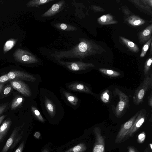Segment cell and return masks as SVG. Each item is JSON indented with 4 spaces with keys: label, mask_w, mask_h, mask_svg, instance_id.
<instances>
[{
    "label": "cell",
    "mask_w": 152,
    "mask_h": 152,
    "mask_svg": "<svg viewBox=\"0 0 152 152\" xmlns=\"http://www.w3.org/2000/svg\"><path fill=\"white\" fill-rule=\"evenodd\" d=\"M105 52L104 49L93 41L80 39V42L68 50L54 51L50 55L57 61L64 58L83 59L86 57Z\"/></svg>",
    "instance_id": "1"
},
{
    "label": "cell",
    "mask_w": 152,
    "mask_h": 152,
    "mask_svg": "<svg viewBox=\"0 0 152 152\" xmlns=\"http://www.w3.org/2000/svg\"><path fill=\"white\" fill-rule=\"evenodd\" d=\"M41 106L43 114L48 119L61 118L65 113L61 102L53 92L44 88L39 91Z\"/></svg>",
    "instance_id": "2"
},
{
    "label": "cell",
    "mask_w": 152,
    "mask_h": 152,
    "mask_svg": "<svg viewBox=\"0 0 152 152\" xmlns=\"http://www.w3.org/2000/svg\"><path fill=\"white\" fill-rule=\"evenodd\" d=\"M152 76L151 73L150 75L145 77L143 81L135 91L133 99L134 104L138 105L143 101L144 97L148 89L152 88Z\"/></svg>",
    "instance_id": "3"
},
{
    "label": "cell",
    "mask_w": 152,
    "mask_h": 152,
    "mask_svg": "<svg viewBox=\"0 0 152 152\" xmlns=\"http://www.w3.org/2000/svg\"><path fill=\"white\" fill-rule=\"evenodd\" d=\"M57 61L60 65L69 71L75 73H80L95 67V65L92 63H86L81 61H64L60 60Z\"/></svg>",
    "instance_id": "4"
},
{
    "label": "cell",
    "mask_w": 152,
    "mask_h": 152,
    "mask_svg": "<svg viewBox=\"0 0 152 152\" xmlns=\"http://www.w3.org/2000/svg\"><path fill=\"white\" fill-rule=\"evenodd\" d=\"M7 74L9 78V81L24 80L39 83L42 81L41 77L40 75H32L22 71H12L9 72Z\"/></svg>",
    "instance_id": "5"
},
{
    "label": "cell",
    "mask_w": 152,
    "mask_h": 152,
    "mask_svg": "<svg viewBox=\"0 0 152 152\" xmlns=\"http://www.w3.org/2000/svg\"><path fill=\"white\" fill-rule=\"evenodd\" d=\"M114 91L119 98V101L114 110L116 117L118 118L122 116L129 107V98L128 96L117 88H115Z\"/></svg>",
    "instance_id": "6"
},
{
    "label": "cell",
    "mask_w": 152,
    "mask_h": 152,
    "mask_svg": "<svg viewBox=\"0 0 152 152\" xmlns=\"http://www.w3.org/2000/svg\"><path fill=\"white\" fill-rule=\"evenodd\" d=\"M13 56L15 60L23 63L32 64L39 62L38 59L34 54L21 49L16 50Z\"/></svg>",
    "instance_id": "7"
},
{
    "label": "cell",
    "mask_w": 152,
    "mask_h": 152,
    "mask_svg": "<svg viewBox=\"0 0 152 152\" xmlns=\"http://www.w3.org/2000/svg\"><path fill=\"white\" fill-rule=\"evenodd\" d=\"M60 91L62 99L67 105L74 110L79 107L81 101L77 96L62 87L60 88Z\"/></svg>",
    "instance_id": "8"
},
{
    "label": "cell",
    "mask_w": 152,
    "mask_h": 152,
    "mask_svg": "<svg viewBox=\"0 0 152 152\" xmlns=\"http://www.w3.org/2000/svg\"><path fill=\"white\" fill-rule=\"evenodd\" d=\"M139 113V111L137 112L132 118L122 125L116 137L115 142L116 143H120L126 137V135L132 126Z\"/></svg>",
    "instance_id": "9"
},
{
    "label": "cell",
    "mask_w": 152,
    "mask_h": 152,
    "mask_svg": "<svg viewBox=\"0 0 152 152\" xmlns=\"http://www.w3.org/2000/svg\"><path fill=\"white\" fill-rule=\"evenodd\" d=\"M65 86L66 88L70 91L94 94V93L89 87L82 82L76 81L70 82L66 83Z\"/></svg>",
    "instance_id": "10"
},
{
    "label": "cell",
    "mask_w": 152,
    "mask_h": 152,
    "mask_svg": "<svg viewBox=\"0 0 152 152\" xmlns=\"http://www.w3.org/2000/svg\"><path fill=\"white\" fill-rule=\"evenodd\" d=\"M147 118L146 111L144 109L139 111V113L126 137H132L142 126Z\"/></svg>",
    "instance_id": "11"
},
{
    "label": "cell",
    "mask_w": 152,
    "mask_h": 152,
    "mask_svg": "<svg viewBox=\"0 0 152 152\" xmlns=\"http://www.w3.org/2000/svg\"><path fill=\"white\" fill-rule=\"evenodd\" d=\"M11 85L15 90L26 97L32 96V92L29 86L21 80H11L10 81Z\"/></svg>",
    "instance_id": "12"
},
{
    "label": "cell",
    "mask_w": 152,
    "mask_h": 152,
    "mask_svg": "<svg viewBox=\"0 0 152 152\" xmlns=\"http://www.w3.org/2000/svg\"><path fill=\"white\" fill-rule=\"evenodd\" d=\"M101 129L99 127L94 128V132L95 135V142L93 152H105L104 138L101 134Z\"/></svg>",
    "instance_id": "13"
},
{
    "label": "cell",
    "mask_w": 152,
    "mask_h": 152,
    "mask_svg": "<svg viewBox=\"0 0 152 152\" xmlns=\"http://www.w3.org/2000/svg\"><path fill=\"white\" fill-rule=\"evenodd\" d=\"M65 3V1L62 0L53 4L49 9L42 15V17H48L55 15L62 9Z\"/></svg>",
    "instance_id": "14"
},
{
    "label": "cell",
    "mask_w": 152,
    "mask_h": 152,
    "mask_svg": "<svg viewBox=\"0 0 152 152\" xmlns=\"http://www.w3.org/2000/svg\"><path fill=\"white\" fill-rule=\"evenodd\" d=\"M152 24H151L139 33L138 39L140 43L142 44L148 41L152 37Z\"/></svg>",
    "instance_id": "15"
},
{
    "label": "cell",
    "mask_w": 152,
    "mask_h": 152,
    "mask_svg": "<svg viewBox=\"0 0 152 152\" xmlns=\"http://www.w3.org/2000/svg\"><path fill=\"white\" fill-rule=\"evenodd\" d=\"M97 21L101 25H107L115 24L118 22L114 17L110 14L103 15L97 19Z\"/></svg>",
    "instance_id": "16"
},
{
    "label": "cell",
    "mask_w": 152,
    "mask_h": 152,
    "mask_svg": "<svg viewBox=\"0 0 152 152\" xmlns=\"http://www.w3.org/2000/svg\"><path fill=\"white\" fill-rule=\"evenodd\" d=\"M20 127H15L7 141L1 152H7L13 143Z\"/></svg>",
    "instance_id": "17"
},
{
    "label": "cell",
    "mask_w": 152,
    "mask_h": 152,
    "mask_svg": "<svg viewBox=\"0 0 152 152\" xmlns=\"http://www.w3.org/2000/svg\"><path fill=\"white\" fill-rule=\"evenodd\" d=\"M119 38L122 43L131 51L134 53H138L139 52L138 46L134 43L124 37H120Z\"/></svg>",
    "instance_id": "18"
},
{
    "label": "cell",
    "mask_w": 152,
    "mask_h": 152,
    "mask_svg": "<svg viewBox=\"0 0 152 152\" xmlns=\"http://www.w3.org/2000/svg\"><path fill=\"white\" fill-rule=\"evenodd\" d=\"M126 20L129 23L134 26H139L145 23L144 20L135 15L129 16Z\"/></svg>",
    "instance_id": "19"
},
{
    "label": "cell",
    "mask_w": 152,
    "mask_h": 152,
    "mask_svg": "<svg viewBox=\"0 0 152 152\" xmlns=\"http://www.w3.org/2000/svg\"><path fill=\"white\" fill-rule=\"evenodd\" d=\"M10 120H5L0 126V142L3 139L9 129L11 123Z\"/></svg>",
    "instance_id": "20"
},
{
    "label": "cell",
    "mask_w": 152,
    "mask_h": 152,
    "mask_svg": "<svg viewBox=\"0 0 152 152\" xmlns=\"http://www.w3.org/2000/svg\"><path fill=\"white\" fill-rule=\"evenodd\" d=\"M55 27L57 29L63 30L66 31H73L77 30V28L75 26L64 23H58L55 24Z\"/></svg>",
    "instance_id": "21"
},
{
    "label": "cell",
    "mask_w": 152,
    "mask_h": 152,
    "mask_svg": "<svg viewBox=\"0 0 152 152\" xmlns=\"http://www.w3.org/2000/svg\"><path fill=\"white\" fill-rule=\"evenodd\" d=\"M54 0H32L28 1L26 5L28 7H38L39 6L43 5Z\"/></svg>",
    "instance_id": "22"
},
{
    "label": "cell",
    "mask_w": 152,
    "mask_h": 152,
    "mask_svg": "<svg viewBox=\"0 0 152 152\" xmlns=\"http://www.w3.org/2000/svg\"><path fill=\"white\" fill-rule=\"evenodd\" d=\"M31 110L33 115L37 119L42 122H45V120L38 108L36 103L35 104L31 105Z\"/></svg>",
    "instance_id": "23"
},
{
    "label": "cell",
    "mask_w": 152,
    "mask_h": 152,
    "mask_svg": "<svg viewBox=\"0 0 152 152\" xmlns=\"http://www.w3.org/2000/svg\"><path fill=\"white\" fill-rule=\"evenodd\" d=\"M99 71L104 75L111 77H116L121 75L120 73L117 71L105 68H99Z\"/></svg>",
    "instance_id": "24"
},
{
    "label": "cell",
    "mask_w": 152,
    "mask_h": 152,
    "mask_svg": "<svg viewBox=\"0 0 152 152\" xmlns=\"http://www.w3.org/2000/svg\"><path fill=\"white\" fill-rule=\"evenodd\" d=\"M86 148L84 143H80L64 152H83Z\"/></svg>",
    "instance_id": "25"
},
{
    "label": "cell",
    "mask_w": 152,
    "mask_h": 152,
    "mask_svg": "<svg viewBox=\"0 0 152 152\" xmlns=\"http://www.w3.org/2000/svg\"><path fill=\"white\" fill-rule=\"evenodd\" d=\"M17 42L16 39H11L7 41L3 47L4 53H6L10 50L15 46Z\"/></svg>",
    "instance_id": "26"
},
{
    "label": "cell",
    "mask_w": 152,
    "mask_h": 152,
    "mask_svg": "<svg viewBox=\"0 0 152 152\" xmlns=\"http://www.w3.org/2000/svg\"><path fill=\"white\" fill-rule=\"evenodd\" d=\"M24 99L23 97L20 96H16L13 99L12 103L11 110L15 109L21 105Z\"/></svg>",
    "instance_id": "27"
},
{
    "label": "cell",
    "mask_w": 152,
    "mask_h": 152,
    "mask_svg": "<svg viewBox=\"0 0 152 152\" xmlns=\"http://www.w3.org/2000/svg\"><path fill=\"white\" fill-rule=\"evenodd\" d=\"M152 63V58L150 57L146 61L144 66V73L145 77L148 75L150 70Z\"/></svg>",
    "instance_id": "28"
},
{
    "label": "cell",
    "mask_w": 152,
    "mask_h": 152,
    "mask_svg": "<svg viewBox=\"0 0 152 152\" xmlns=\"http://www.w3.org/2000/svg\"><path fill=\"white\" fill-rule=\"evenodd\" d=\"M152 37L148 41L144 44L142 47L141 54L140 55V57L142 58L144 57L148 50L151 43L152 42Z\"/></svg>",
    "instance_id": "29"
},
{
    "label": "cell",
    "mask_w": 152,
    "mask_h": 152,
    "mask_svg": "<svg viewBox=\"0 0 152 152\" xmlns=\"http://www.w3.org/2000/svg\"><path fill=\"white\" fill-rule=\"evenodd\" d=\"M130 1L142 9L145 10L149 12H151L150 11H151V7L144 4L140 0H131Z\"/></svg>",
    "instance_id": "30"
},
{
    "label": "cell",
    "mask_w": 152,
    "mask_h": 152,
    "mask_svg": "<svg viewBox=\"0 0 152 152\" xmlns=\"http://www.w3.org/2000/svg\"><path fill=\"white\" fill-rule=\"evenodd\" d=\"M109 91L108 89L104 91L101 95V99L102 101L105 103H108L110 99Z\"/></svg>",
    "instance_id": "31"
},
{
    "label": "cell",
    "mask_w": 152,
    "mask_h": 152,
    "mask_svg": "<svg viewBox=\"0 0 152 152\" xmlns=\"http://www.w3.org/2000/svg\"><path fill=\"white\" fill-rule=\"evenodd\" d=\"M145 134L144 132L140 133L138 136L137 142L139 143H142L144 141L145 138Z\"/></svg>",
    "instance_id": "32"
},
{
    "label": "cell",
    "mask_w": 152,
    "mask_h": 152,
    "mask_svg": "<svg viewBox=\"0 0 152 152\" xmlns=\"http://www.w3.org/2000/svg\"><path fill=\"white\" fill-rule=\"evenodd\" d=\"M91 8L94 11L96 12H104L105 11V10L103 8L96 5H92Z\"/></svg>",
    "instance_id": "33"
},
{
    "label": "cell",
    "mask_w": 152,
    "mask_h": 152,
    "mask_svg": "<svg viewBox=\"0 0 152 152\" xmlns=\"http://www.w3.org/2000/svg\"><path fill=\"white\" fill-rule=\"evenodd\" d=\"M8 81L9 78L7 74L4 75L0 77V84L4 83Z\"/></svg>",
    "instance_id": "34"
},
{
    "label": "cell",
    "mask_w": 152,
    "mask_h": 152,
    "mask_svg": "<svg viewBox=\"0 0 152 152\" xmlns=\"http://www.w3.org/2000/svg\"><path fill=\"white\" fill-rule=\"evenodd\" d=\"M12 87L11 85L6 87L4 90V94L5 95L8 94L12 90Z\"/></svg>",
    "instance_id": "35"
},
{
    "label": "cell",
    "mask_w": 152,
    "mask_h": 152,
    "mask_svg": "<svg viewBox=\"0 0 152 152\" xmlns=\"http://www.w3.org/2000/svg\"><path fill=\"white\" fill-rule=\"evenodd\" d=\"M140 1L144 4L151 8L152 7V0H141Z\"/></svg>",
    "instance_id": "36"
},
{
    "label": "cell",
    "mask_w": 152,
    "mask_h": 152,
    "mask_svg": "<svg viewBox=\"0 0 152 152\" xmlns=\"http://www.w3.org/2000/svg\"><path fill=\"white\" fill-rule=\"evenodd\" d=\"M24 142L23 141L16 150L15 152H22L24 146Z\"/></svg>",
    "instance_id": "37"
},
{
    "label": "cell",
    "mask_w": 152,
    "mask_h": 152,
    "mask_svg": "<svg viewBox=\"0 0 152 152\" xmlns=\"http://www.w3.org/2000/svg\"><path fill=\"white\" fill-rule=\"evenodd\" d=\"M148 104L151 107H152V92H151L150 96L148 97Z\"/></svg>",
    "instance_id": "38"
},
{
    "label": "cell",
    "mask_w": 152,
    "mask_h": 152,
    "mask_svg": "<svg viewBox=\"0 0 152 152\" xmlns=\"http://www.w3.org/2000/svg\"><path fill=\"white\" fill-rule=\"evenodd\" d=\"M7 107V105L4 104L0 106V115L3 112Z\"/></svg>",
    "instance_id": "39"
},
{
    "label": "cell",
    "mask_w": 152,
    "mask_h": 152,
    "mask_svg": "<svg viewBox=\"0 0 152 152\" xmlns=\"http://www.w3.org/2000/svg\"><path fill=\"white\" fill-rule=\"evenodd\" d=\"M128 152H137L135 148L132 146L128 147Z\"/></svg>",
    "instance_id": "40"
},
{
    "label": "cell",
    "mask_w": 152,
    "mask_h": 152,
    "mask_svg": "<svg viewBox=\"0 0 152 152\" xmlns=\"http://www.w3.org/2000/svg\"><path fill=\"white\" fill-rule=\"evenodd\" d=\"M34 136L35 137L38 139L39 138L40 136V134L38 132H36L34 134Z\"/></svg>",
    "instance_id": "41"
},
{
    "label": "cell",
    "mask_w": 152,
    "mask_h": 152,
    "mask_svg": "<svg viewBox=\"0 0 152 152\" xmlns=\"http://www.w3.org/2000/svg\"><path fill=\"white\" fill-rule=\"evenodd\" d=\"M123 10L124 13L125 14L128 15L130 14V12L128 9H124Z\"/></svg>",
    "instance_id": "42"
},
{
    "label": "cell",
    "mask_w": 152,
    "mask_h": 152,
    "mask_svg": "<svg viewBox=\"0 0 152 152\" xmlns=\"http://www.w3.org/2000/svg\"><path fill=\"white\" fill-rule=\"evenodd\" d=\"M5 116L4 115H3L0 117V125L5 118Z\"/></svg>",
    "instance_id": "43"
},
{
    "label": "cell",
    "mask_w": 152,
    "mask_h": 152,
    "mask_svg": "<svg viewBox=\"0 0 152 152\" xmlns=\"http://www.w3.org/2000/svg\"><path fill=\"white\" fill-rule=\"evenodd\" d=\"M4 86V83L0 84V93L2 90Z\"/></svg>",
    "instance_id": "44"
},
{
    "label": "cell",
    "mask_w": 152,
    "mask_h": 152,
    "mask_svg": "<svg viewBox=\"0 0 152 152\" xmlns=\"http://www.w3.org/2000/svg\"><path fill=\"white\" fill-rule=\"evenodd\" d=\"M49 150L47 149H45L42 152H49Z\"/></svg>",
    "instance_id": "45"
},
{
    "label": "cell",
    "mask_w": 152,
    "mask_h": 152,
    "mask_svg": "<svg viewBox=\"0 0 152 152\" xmlns=\"http://www.w3.org/2000/svg\"><path fill=\"white\" fill-rule=\"evenodd\" d=\"M144 152H151V151L148 150V149L147 148L145 150Z\"/></svg>",
    "instance_id": "46"
},
{
    "label": "cell",
    "mask_w": 152,
    "mask_h": 152,
    "mask_svg": "<svg viewBox=\"0 0 152 152\" xmlns=\"http://www.w3.org/2000/svg\"><path fill=\"white\" fill-rule=\"evenodd\" d=\"M149 145L151 150H152V144L151 143H150L149 144Z\"/></svg>",
    "instance_id": "47"
}]
</instances>
